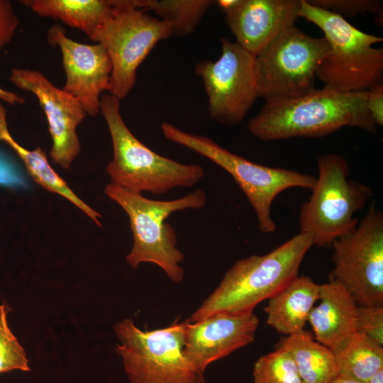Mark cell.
<instances>
[{
    "label": "cell",
    "instance_id": "1",
    "mask_svg": "<svg viewBox=\"0 0 383 383\" xmlns=\"http://www.w3.org/2000/svg\"><path fill=\"white\" fill-rule=\"evenodd\" d=\"M345 126L376 134L377 126L367 109V91H344L324 86L297 97L265 101L248 123L249 131L265 141L321 137Z\"/></svg>",
    "mask_w": 383,
    "mask_h": 383
},
{
    "label": "cell",
    "instance_id": "2",
    "mask_svg": "<svg viewBox=\"0 0 383 383\" xmlns=\"http://www.w3.org/2000/svg\"><path fill=\"white\" fill-rule=\"evenodd\" d=\"M313 245L311 236L299 232L265 255L238 260L188 321H199L220 311H253L299 275L301 264Z\"/></svg>",
    "mask_w": 383,
    "mask_h": 383
},
{
    "label": "cell",
    "instance_id": "3",
    "mask_svg": "<svg viewBox=\"0 0 383 383\" xmlns=\"http://www.w3.org/2000/svg\"><path fill=\"white\" fill-rule=\"evenodd\" d=\"M120 99L101 98V113L107 124L113 155L106 167L111 184L141 193L163 194L178 187H191L204 176L199 165H185L162 156L141 143L124 123Z\"/></svg>",
    "mask_w": 383,
    "mask_h": 383
},
{
    "label": "cell",
    "instance_id": "4",
    "mask_svg": "<svg viewBox=\"0 0 383 383\" xmlns=\"http://www.w3.org/2000/svg\"><path fill=\"white\" fill-rule=\"evenodd\" d=\"M105 194L127 213L133 235V245L126 257L133 269L140 263L152 262L159 266L169 279L180 283L184 271L180 264L184 254L177 247V238L172 226L165 220L174 212L205 206L206 193L196 189L186 196L170 201L153 200L141 193L109 184Z\"/></svg>",
    "mask_w": 383,
    "mask_h": 383
},
{
    "label": "cell",
    "instance_id": "5",
    "mask_svg": "<svg viewBox=\"0 0 383 383\" xmlns=\"http://www.w3.org/2000/svg\"><path fill=\"white\" fill-rule=\"evenodd\" d=\"M299 17L318 27L329 46L316 77L324 86L344 91H368L382 82L383 49L374 48L383 41L366 33L345 18L301 0Z\"/></svg>",
    "mask_w": 383,
    "mask_h": 383
},
{
    "label": "cell",
    "instance_id": "6",
    "mask_svg": "<svg viewBox=\"0 0 383 383\" xmlns=\"http://www.w3.org/2000/svg\"><path fill=\"white\" fill-rule=\"evenodd\" d=\"M318 176L309 199L299 211L300 232L309 234L313 245L331 247L338 238L355 228V212L365 206L372 196L371 187L349 179L346 160L335 153L321 155Z\"/></svg>",
    "mask_w": 383,
    "mask_h": 383
},
{
    "label": "cell",
    "instance_id": "7",
    "mask_svg": "<svg viewBox=\"0 0 383 383\" xmlns=\"http://www.w3.org/2000/svg\"><path fill=\"white\" fill-rule=\"evenodd\" d=\"M161 130L165 138L209 159L233 178L255 210L259 229L263 233L276 230L271 209L277 195L293 187L311 189L316 182L314 176L257 164L230 152L208 137L186 132L170 123L163 122Z\"/></svg>",
    "mask_w": 383,
    "mask_h": 383
},
{
    "label": "cell",
    "instance_id": "8",
    "mask_svg": "<svg viewBox=\"0 0 383 383\" xmlns=\"http://www.w3.org/2000/svg\"><path fill=\"white\" fill-rule=\"evenodd\" d=\"M186 322L142 331L130 318L114 325L116 346L131 383H205L184 351Z\"/></svg>",
    "mask_w": 383,
    "mask_h": 383
},
{
    "label": "cell",
    "instance_id": "9",
    "mask_svg": "<svg viewBox=\"0 0 383 383\" xmlns=\"http://www.w3.org/2000/svg\"><path fill=\"white\" fill-rule=\"evenodd\" d=\"M172 35L170 23L148 14L136 0H113L110 13L89 38L101 44L111 58L110 94L126 98L135 86L140 65L159 41Z\"/></svg>",
    "mask_w": 383,
    "mask_h": 383
},
{
    "label": "cell",
    "instance_id": "10",
    "mask_svg": "<svg viewBox=\"0 0 383 383\" xmlns=\"http://www.w3.org/2000/svg\"><path fill=\"white\" fill-rule=\"evenodd\" d=\"M328 49L324 37H311L295 25L279 33L255 57L258 97L265 101L290 99L313 89Z\"/></svg>",
    "mask_w": 383,
    "mask_h": 383
},
{
    "label": "cell",
    "instance_id": "11",
    "mask_svg": "<svg viewBox=\"0 0 383 383\" xmlns=\"http://www.w3.org/2000/svg\"><path fill=\"white\" fill-rule=\"evenodd\" d=\"M330 280L358 306L383 305V213L372 204L350 233L335 240Z\"/></svg>",
    "mask_w": 383,
    "mask_h": 383
},
{
    "label": "cell",
    "instance_id": "12",
    "mask_svg": "<svg viewBox=\"0 0 383 383\" xmlns=\"http://www.w3.org/2000/svg\"><path fill=\"white\" fill-rule=\"evenodd\" d=\"M221 55L199 62L195 73L203 81L209 118L220 123H240L258 97L255 57L236 42L221 38Z\"/></svg>",
    "mask_w": 383,
    "mask_h": 383
},
{
    "label": "cell",
    "instance_id": "13",
    "mask_svg": "<svg viewBox=\"0 0 383 383\" xmlns=\"http://www.w3.org/2000/svg\"><path fill=\"white\" fill-rule=\"evenodd\" d=\"M9 80L36 96L45 113L52 140L50 156L55 163L69 169L81 150L77 128L87 115L82 104L39 71L15 67L11 70Z\"/></svg>",
    "mask_w": 383,
    "mask_h": 383
},
{
    "label": "cell",
    "instance_id": "14",
    "mask_svg": "<svg viewBox=\"0 0 383 383\" xmlns=\"http://www.w3.org/2000/svg\"><path fill=\"white\" fill-rule=\"evenodd\" d=\"M48 41L61 50L66 77L62 89L82 104L87 114L96 116L101 112V94L110 87L112 65L108 52L100 43L87 45L70 39L59 25L49 29Z\"/></svg>",
    "mask_w": 383,
    "mask_h": 383
},
{
    "label": "cell",
    "instance_id": "15",
    "mask_svg": "<svg viewBox=\"0 0 383 383\" xmlns=\"http://www.w3.org/2000/svg\"><path fill=\"white\" fill-rule=\"evenodd\" d=\"M259 324L253 311H220L186 322L184 351L201 373L207 366L254 341Z\"/></svg>",
    "mask_w": 383,
    "mask_h": 383
},
{
    "label": "cell",
    "instance_id": "16",
    "mask_svg": "<svg viewBox=\"0 0 383 383\" xmlns=\"http://www.w3.org/2000/svg\"><path fill=\"white\" fill-rule=\"evenodd\" d=\"M217 4L236 43L255 57L272 39L295 25L301 0H220Z\"/></svg>",
    "mask_w": 383,
    "mask_h": 383
},
{
    "label": "cell",
    "instance_id": "17",
    "mask_svg": "<svg viewBox=\"0 0 383 383\" xmlns=\"http://www.w3.org/2000/svg\"><path fill=\"white\" fill-rule=\"evenodd\" d=\"M320 304L309 315L315 340L331 350L356 332L358 305L337 281L319 285Z\"/></svg>",
    "mask_w": 383,
    "mask_h": 383
},
{
    "label": "cell",
    "instance_id": "18",
    "mask_svg": "<svg viewBox=\"0 0 383 383\" xmlns=\"http://www.w3.org/2000/svg\"><path fill=\"white\" fill-rule=\"evenodd\" d=\"M319 285L309 276L296 277L269 299L265 308L267 324L285 335L304 331L315 303L319 300Z\"/></svg>",
    "mask_w": 383,
    "mask_h": 383
},
{
    "label": "cell",
    "instance_id": "19",
    "mask_svg": "<svg viewBox=\"0 0 383 383\" xmlns=\"http://www.w3.org/2000/svg\"><path fill=\"white\" fill-rule=\"evenodd\" d=\"M7 111L0 101V142L9 145L23 163L28 174L38 185L52 193L67 199L98 226H101V216L81 200L57 174L48 162L45 152L40 148L27 150L19 145L11 136L6 121Z\"/></svg>",
    "mask_w": 383,
    "mask_h": 383
},
{
    "label": "cell",
    "instance_id": "20",
    "mask_svg": "<svg viewBox=\"0 0 383 383\" xmlns=\"http://www.w3.org/2000/svg\"><path fill=\"white\" fill-rule=\"evenodd\" d=\"M277 348L291 354L303 383H329L340 373L333 352L309 331L282 338Z\"/></svg>",
    "mask_w": 383,
    "mask_h": 383
},
{
    "label": "cell",
    "instance_id": "21",
    "mask_svg": "<svg viewBox=\"0 0 383 383\" xmlns=\"http://www.w3.org/2000/svg\"><path fill=\"white\" fill-rule=\"evenodd\" d=\"M37 15L60 20L91 38L110 13L113 0H22Z\"/></svg>",
    "mask_w": 383,
    "mask_h": 383
},
{
    "label": "cell",
    "instance_id": "22",
    "mask_svg": "<svg viewBox=\"0 0 383 383\" xmlns=\"http://www.w3.org/2000/svg\"><path fill=\"white\" fill-rule=\"evenodd\" d=\"M332 351L340 373L361 383L383 369V345L365 333H354Z\"/></svg>",
    "mask_w": 383,
    "mask_h": 383
},
{
    "label": "cell",
    "instance_id": "23",
    "mask_svg": "<svg viewBox=\"0 0 383 383\" xmlns=\"http://www.w3.org/2000/svg\"><path fill=\"white\" fill-rule=\"evenodd\" d=\"M215 2L213 0H136V6L146 11H152L161 20L170 23L173 35H185L195 30Z\"/></svg>",
    "mask_w": 383,
    "mask_h": 383
},
{
    "label": "cell",
    "instance_id": "24",
    "mask_svg": "<svg viewBox=\"0 0 383 383\" xmlns=\"http://www.w3.org/2000/svg\"><path fill=\"white\" fill-rule=\"evenodd\" d=\"M252 374L254 383H303L291 354L281 348L260 357Z\"/></svg>",
    "mask_w": 383,
    "mask_h": 383
},
{
    "label": "cell",
    "instance_id": "25",
    "mask_svg": "<svg viewBox=\"0 0 383 383\" xmlns=\"http://www.w3.org/2000/svg\"><path fill=\"white\" fill-rule=\"evenodd\" d=\"M10 308L0 304V374L12 370L29 371L26 350L12 333L7 321Z\"/></svg>",
    "mask_w": 383,
    "mask_h": 383
},
{
    "label": "cell",
    "instance_id": "26",
    "mask_svg": "<svg viewBox=\"0 0 383 383\" xmlns=\"http://www.w3.org/2000/svg\"><path fill=\"white\" fill-rule=\"evenodd\" d=\"M315 6L335 13L343 18L367 12L379 14L382 3L376 0H307Z\"/></svg>",
    "mask_w": 383,
    "mask_h": 383
},
{
    "label": "cell",
    "instance_id": "27",
    "mask_svg": "<svg viewBox=\"0 0 383 383\" xmlns=\"http://www.w3.org/2000/svg\"><path fill=\"white\" fill-rule=\"evenodd\" d=\"M356 332L365 333L383 345V305L358 306Z\"/></svg>",
    "mask_w": 383,
    "mask_h": 383
},
{
    "label": "cell",
    "instance_id": "28",
    "mask_svg": "<svg viewBox=\"0 0 383 383\" xmlns=\"http://www.w3.org/2000/svg\"><path fill=\"white\" fill-rule=\"evenodd\" d=\"M19 23L11 1L0 0V51L11 42Z\"/></svg>",
    "mask_w": 383,
    "mask_h": 383
},
{
    "label": "cell",
    "instance_id": "29",
    "mask_svg": "<svg viewBox=\"0 0 383 383\" xmlns=\"http://www.w3.org/2000/svg\"><path fill=\"white\" fill-rule=\"evenodd\" d=\"M367 109L377 126L383 125V83L367 91Z\"/></svg>",
    "mask_w": 383,
    "mask_h": 383
},
{
    "label": "cell",
    "instance_id": "30",
    "mask_svg": "<svg viewBox=\"0 0 383 383\" xmlns=\"http://www.w3.org/2000/svg\"><path fill=\"white\" fill-rule=\"evenodd\" d=\"M0 101H3L12 106L23 104L25 99L23 96L12 91L5 90L0 87Z\"/></svg>",
    "mask_w": 383,
    "mask_h": 383
},
{
    "label": "cell",
    "instance_id": "31",
    "mask_svg": "<svg viewBox=\"0 0 383 383\" xmlns=\"http://www.w3.org/2000/svg\"><path fill=\"white\" fill-rule=\"evenodd\" d=\"M329 383H361L356 380L353 377L343 374L339 373L335 378H333Z\"/></svg>",
    "mask_w": 383,
    "mask_h": 383
},
{
    "label": "cell",
    "instance_id": "32",
    "mask_svg": "<svg viewBox=\"0 0 383 383\" xmlns=\"http://www.w3.org/2000/svg\"><path fill=\"white\" fill-rule=\"evenodd\" d=\"M363 383H383V369L377 372Z\"/></svg>",
    "mask_w": 383,
    "mask_h": 383
}]
</instances>
